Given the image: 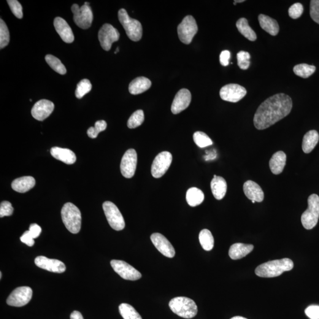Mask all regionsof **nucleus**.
<instances>
[{
    "mask_svg": "<svg viewBox=\"0 0 319 319\" xmlns=\"http://www.w3.org/2000/svg\"><path fill=\"white\" fill-rule=\"evenodd\" d=\"M71 10L74 14V22L79 28L82 29L90 28L93 21V13L89 5H83L80 7L75 4L72 5Z\"/></svg>",
    "mask_w": 319,
    "mask_h": 319,
    "instance_id": "9",
    "label": "nucleus"
},
{
    "mask_svg": "<svg viewBox=\"0 0 319 319\" xmlns=\"http://www.w3.org/2000/svg\"><path fill=\"white\" fill-rule=\"evenodd\" d=\"M84 5H89V2H85Z\"/></svg>",
    "mask_w": 319,
    "mask_h": 319,
    "instance_id": "54",
    "label": "nucleus"
},
{
    "mask_svg": "<svg viewBox=\"0 0 319 319\" xmlns=\"http://www.w3.org/2000/svg\"><path fill=\"white\" fill-rule=\"evenodd\" d=\"M169 307L173 312L183 318H193L197 313L195 302L188 297H175L169 302Z\"/></svg>",
    "mask_w": 319,
    "mask_h": 319,
    "instance_id": "4",
    "label": "nucleus"
},
{
    "mask_svg": "<svg viewBox=\"0 0 319 319\" xmlns=\"http://www.w3.org/2000/svg\"><path fill=\"white\" fill-rule=\"evenodd\" d=\"M50 153L54 158L67 164H74L77 160L75 154L67 148L53 147L51 148Z\"/></svg>",
    "mask_w": 319,
    "mask_h": 319,
    "instance_id": "22",
    "label": "nucleus"
},
{
    "mask_svg": "<svg viewBox=\"0 0 319 319\" xmlns=\"http://www.w3.org/2000/svg\"><path fill=\"white\" fill-rule=\"evenodd\" d=\"M292 107L290 96L283 93L275 94L259 105L254 115V126L259 130L269 128L287 116Z\"/></svg>",
    "mask_w": 319,
    "mask_h": 319,
    "instance_id": "1",
    "label": "nucleus"
},
{
    "mask_svg": "<svg viewBox=\"0 0 319 319\" xmlns=\"http://www.w3.org/2000/svg\"><path fill=\"white\" fill-rule=\"evenodd\" d=\"M36 185V180L32 176H24L15 179L12 183L13 190L18 193H25Z\"/></svg>",
    "mask_w": 319,
    "mask_h": 319,
    "instance_id": "26",
    "label": "nucleus"
},
{
    "mask_svg": "<svg viewBox=\"0 0 319 319\" xmlns=\"http://www.w3.org/2000/svg\"><path fill=\"white\" fill-rule=\"evenodd\" d=\"M118 16L119 21L125 29L129 39L134 42L141 40L143 36V27L141 23L129 17L124 9L119 10Z\"/></svg>",
    "mask_w": 319,
    "mask_h": 319,
    "instance_id": "5",
    "label": "nucleus"
},
{
    "mask_svg": "<svg viewBox=\"0 0 319 319\" xmlns=\"http://www.w3.org/2000/svg\"><path fill=\"white\" fill-rule=\"evenodd\" d=\"M119 312L124 319H143L132 305L122 303L119 306Z\"/></svg>",
    "mask_w": 319,
    "mask_h": 319,
    "instance_id": "33",
    "label": "nucleus"
},
{
    "mask_svg": "<svg viewBox=\"0 0 319 319\" xmlns=\"http://www.w3.org/2000/svg\"><path fill=\"white\" fill-rule=\"evenodd\" d=\"M205 199L204 193L197 188H191L186 193V201L191 207H195L201 205Z\"/></svg>",
    "mask_w": 319,
    "mask_h": 319,
    "instance_id": "30",
    "label": "nucleus"
},
{
    "mask_svg": "<svg viewBox=\"0 0 319 319\" xmlns=\"http://www.w3.org/2000/svg\"><path fill=\"white\" fill-rule=\"evenodd\" d=\"M293 267V262L290 259H275L259 265L255 272L258 277L273 278L280 276L286 271H291Z\"/></svg>",
    "mask_w": 319,
    "mask_h": 319,
    "instance_id": "2",
    "label": "nucleus"
},
{
    "mask_svg": "<svg viewBox=\"0 0 319 319\" xmlns=\"http://www.w3.org/2000/svg\"><path fill=\"white\" fill-rule=\"evenodd\" d=\"M151 241L160 253L169 258H174L175 250L171 243L164 235L155 233L151 235Z\"/></svg>",
    "mask_w": 319,
    "mask_h": 319,
    "instance_id": "16",
    "label": "nucleus"
},
{
    "mask_svg": "<svg viewBox=\"0 0 319 319\" xmlns=\"http://www.w3.org/2000/svg\"><path fill=\"white\" fill-rule=\"evenodd\" d=\"M319 218V197L313 194L308 198V208L303 213L301 221L305 229L310 230L317 225Z\"/></svg>",
    "mask_w": 319,
    "mask_h": 319,
    "instance_id": "6",
    "label": "nucleus"
},
{
    "mask_svg": "<svg viewBox=\"0 0 319 319\" xmlns=\"http://www.w3.org/2000/svg\"><path fill=\"white\" fill-rule=\"evenodd\" d=\"M191 92L187 89H182L178 92L175 97L171 107L174 114H178L187 108L191 104Z\"/></svg>",
    "mask_w": 319,
    "mask_h": 319,
    "instance_id": "19",
    "label": "nucleus"
},
{
    "mask_svg": "<svg viewBox=\"0 0 319 319\" xmlns=\"http://www.w3.org/2000/svg\"><path fill=\"white\" fill-rule=\"evenodd\" d=\"M13 207L11 203L8 201H4L1 203L0 205V217L3 218L4 216H9L13 214Z\"/></svg>",
    "mask_w": 319,
    "mask_h": 319,
    "instance_id": "45",
    "label": "nucleus"
},
{
    "mask_svg": "<svg viewBox=\"0 0 319 319\" xmlns=\"http://www.w3.org/2000/svg\"><path fill=\"white\" fill-rule=\"evenodd\" d=\"M29 231L30 233L31 234L32 236L33 237L34 239H35L40 236V235L42 232V228L41 227L38 225L37 224L33 223L30 226Z\"/></svg>",
    "mask_w": 319,
    "mask_h": 319,
    "instance_id": "48",
    "label": "nucleus"
},
{
    "mask_svg": "<svg viewBox=\"0 0 319 319\" xmlns=\"http://www.w3.org/2000/svg\"><path fill=\"white\" fill-rule=\"evenodd\" d=\"M250 53L245 51H240L237 54L238 65L241 69H248L250 65Z\"/></svg>",
    "mask_w": 319,
    "mask_h": 319,
    "instance_id": "41",
    "label": "nucleus"
},
{
    "mask_svg": "<svg viewBox=\"0 0 319 319\" xmlns=\"http://www.w3.org/2000/svg\"><path fill=\"white\" fill-rule=\"evenodd\" d=\"M310 14L313 21L319 24V0L310 1Z\"/></svg>",
    "mask_w": 319,
    "mask_h": 319,
    "instance_id": "44",
    "label": "nucleus"
},
{
    "mask_svg": "<svg viewBox=\"0 0 319 319\" xmlns=\"http://www.w3.org/2000/svg\"><path fill=\"white\" fill-rule=\"evenodd\" d=\"M144 121V112L142 110L135 112L129 117L127 126L129 128L133 129L142 125Z\"/></svg>",
    "mask_w": 319,
    "mask_h": 319,
    "instance_id": "36",
    "label": "nucleus"
},
{
    "mask_svg": "<svg viewBox=\"0 0 319 319\" xmlns=\"http://www.w3.org/2000/svg\"><path fill=\"white\" fill-rule=\"evenodd\" d=\"M21 241L24 244L28 245L29 247H33L34 244V240L33 237L32 236L29 231H27L20 237Z\"/></svg>",
    "mask_w": 319,
    "mask_h": 319,
    "instance_id": "47",
    "label": "nucleus"
},
{
    "mask_svg": "<svg viewBox=\"0 0 319 319\" xmlns=\"http://www.w3.org/2000/svg\"><path fill=\"white\" fill-rule=\"evenodd\" d=\"M236 26L239 33L250 41H255L256 35L255 32L249 26L248 20L245 18H240L237 21Z\"/></svg>",
    "mask_w": 319,
    "mask_h": 319,
    "instance_id": "31",
    "label": "nucleus"
},
{
    "mask_svg": "<svg viewBox=\"0 0 319 319\" xmlns=\"http://www.w3.org/2000/svg\"><path fill=\"white\" fill-rule=\"evenodd\" d=\"M316 69L315 66L302 64H297V65L294 66L293 71L294 74L298 76V77L303 78H307L314 74Z\"/></svg>",
    "mask_w": 319,
    "mask_h": 319,
    "instance_id": "35",
    "label": "nucleus"
},
{
    "mask_svg": "<svg viewBox=\"0 0 319 319\" xmlns=\"http://www.w3.org/2000/svg\"><path fill=\"white\" fill-rule=\"evenodd\" d=\"M258 21L261 28L271 36H276L279 32L277 21L269 16L260 15L258 16Z\"/></svg>",
    "mask_w": 319,
    "mask_h": 319,
    "instance_id": "28",
    "label": "nucleus"
},
{
    "mask_svg": "<svg viewBox=\"0 0 319 319\" xmlns=\"http://www.w3.org/2000/svg\"><path fill=\"white\" fill-rule=\"evenodd\" d=\"M55 108L52 101L47 99H42L34 105L32 110V115L38 121H43L50 116Z\"/></svg>",
    "mask_w": 319,
    "mask_h": 319,
    "instance_id": "18",
    "label": "nucleus"
},
{
    "mask_svg": "<svg viewBox=\"0 0 319 319\" xmlns=\"http://www.w3.org/2000/svg\"><path fill=\"white\" fill-rule=\"evenodd\" d=\"M0 278H1V279L2 278V272H0Z\"/></svg>",
    "mask_w": 319,
    "mask_h": 319,
    "instance_id": "55",
    "label": "nucleus"
},
{
    "mask_svg": "<svg viewBox=\"0 0 319 319\" xmlns=\"http://www.w3.org/2000/svg\"><path fill=\"white\" fill-rule=\"evenodd\" d=\"M10 42V33L6 24L4 21L0 20V48L6 47Z\"/></svg>",
    "mask_w": 319,
    "mask_h": 319,
    "instance_id": "39",
    "label": "nucleus"
},
{
    "mask_svg": "<svg viewBox=\"0 0 319 319\" xmlns=\"http://www.w3.org/2000/svg\"><path fill=\"white\" fill-rule=\"evenodd\" d=\"M305 313L310 319H319V305H310L305 310Z\"/></svg>",
    "mask_w": 319,
    "mask_h": 319,
    "instance_id": "46",
    "label": "nucleus"
},
{
    "mask_svg": "<svg viewBox=\"0 0 319 319\" xmlns=\"http://www.w3.org/2000/svg\"><path fill=\"white\" fill-rule=\"evenodd\" d=\"M244 192L248 199L251 201L262 202L264 199V193L257 183L252 180H248L244 184L243 186Z\"/></svg>",
    "mask_w": 319,
    "mask_h": 319,
    "instance_id": "21",
    "label": "nucleus"
},
{
    "mask_svg": "<svg viewBox=\"0 0 319 319\" xmlns=\"http://www.w3.org/2000/svg\"><path fill=\"white\" fill-rule=\"evenodd\" d=\"M172 155L169 151H163L156 157L151 166V175L155 178L163 176L169 170L172 162Z\"/></svg>",
    "mask_w": 319,
    "mask_h": 319,
    "instance_id": "10",
    "label": "nucleus"
},
{
    "mask_svg": "<svg viewBox=\"0 0 319 319\" xmlns=\"http://www.w3.org/2000/svg\"><path fill=\"white\" fill-rule=\"evenodd\" d=\"M244 1H245L244 0H239V1H238V0H237V1H234V4L236 5L237 2H242Z\"/></svg>",
    "mask_w": 319,
    "mask_h": 319,
    "instance_id": "52",
    "label": "nucleus"
},
{
    "mask_svg": "<svg viewBox=\"0 0 319 319\" xmlns=\"http://www.w3.org/2000/svg\"><path fill=\"white\" fill-rule=\"evenodd\" d=\"M54 26L64 42L71 43L74 41L75 37L71 27L64 18L56 17L54 20Z\"/></svg>",
    "mask_w": 319,
    "mask_h": 319,
    "instance_id": "20",
    "label": "nucleus"
},
{
    "mask_svg": "<svg viewBox=\"0 0 319 319\" xmlns=\"http://www.w3.org/2000/svg\"><path fill=\"white\" fill-rule=\"evenodd\" d=\"M199 242L205 251L212 250L214 246V239L209 230L205 229L200 232L199 235Z\"/></svg>",
    "mask_w": 319,
    "mask_h": 319,
    "instance_id": "32",
    "label": "nucleus"
},
{
    "mask_svg": "<svg viewBox=\"0 0 319 319\" xmlns=\"http://www.w3.org/2000/svg\"><path fill=\"white\" fill-rule=\"evenodd\" d=\"M33 291L29 287H20L12 291L8 297L7 303L11 306L22 307L31 301Z\"/></svg>",
    "mask_w": 319,
    "mask_h": 319,
    "instance_id": "12",
    "label": "nucleus"
},
{
    "mask_svg": "<svg viewBox=\"0 0 319 319\" xmlns=\"http://www.w3.org/2000/svg\"><path fill=\"white\" fill-rule=\"evenodd\" d=\"M213 196L217 200H221L225 197L227 191V183L223 177L214 175L210 183Z\"/></svg>",
    "mask_w": 319,
    "mask_h": 319,
    "instance_id": "25",
    "label": "nucleus"
},
{
    "mask_svg": "<svg viewBox=\"0 0 319 319\" xmlns=\"http://www.w3.org/2000/svg\"><path fill=\"white\" fill-rule=\"evenodd\" d=\"M107 124L104 120L96 121L95 127H91L88 129V136L91 139H96L98 137L99 132L104 131L107 128Z\"/></svg>",
    "mask_w": 319,
    "mask_h": 319,
    "instance_id": "40",
    "label": "nucleus"
},
{
    "mask_svg": "<svg viewBox=\"0 0 319 319\" xmlns=\"http://www.w3.org/2000/svg\"><path fill=\"white\" fill-rule=\"evenodd\" d=\"M253 250V245L236 243L231 245L229 248V255L232 259L236 260L245 257L248 254L252 252Z\"/></svg>",
    "mask_w": 319,
    "mask_h": 319,
    "instance_id": "24",
    "label": "nucleus"
},
{
    "mask_svg": "<svg viewBox=\"0 0 319 319\" xmlns=\"http://www.w3.org/2000/svg\"><path fill=\"white\" fill-rule=\"evenodd\" d=\"M111 266L123 279L135 281L142 278L141 273L125 261L113 259L111 261Z\"/></svg>",
    "mask_w": 319,
    "mask_h": 319,
    "instance_id": "13",
    "label": "nucleus"
},
{
    "mask_svg": "<svg viewBox=\"0 0 319 319\" xmlns=\"http://www.w3.org/2000/svg\"><path fill=\"white\" fill-rule=\"evenodd\" d=\"M252 202H253V204H254V203H255V201H252Z\"/></svg>",
    "mask_w": 319,
    "mask_h": 319,
    "instance_id": "56",
    "label": "nucleus"
},
{
    "mask_svg": "<svg viewBox=\"0 0 319 319\" xmlns=\"http://www.w3.org/2000/svg\"><path fill=\"white\" fill-rule=\"evenodd\" d=\"M7 3L16 17L20 19L23 18V8L20 2L17 0H8Z\"/></svg>",
    "mask_w": 319,
    "mask_h": 319,
    "instance_id": "42",
    "label": "nucleus"
},
{
    "mask_svg": "<svg viewBox=\"0 0 319 319\" xmlns=\"http://www.w3.org/2000/svg\"><path fill=\"white\" fill-rule=\"evenodd\" d=\"M119 52V48H117V50L114 52L115 54Z\"/></svg>",
    "mask_w": 319,
    "mask_h": 319,
    "instance_id": "53",
    "label": "nucleus"
},
{
    "mask_svg": "<svg viewBox=\"0 0 319 319\" xmlns=\"http://www.w3.org/2000/svg\"><path fill=\"white\" fill-rule=\"evenodd\" d=\"M151 82L145 77H138L132 80L129 85V92L132 95H139L144 93L151 87Z\"/></svg>",
    "mask_w": 319,
    "mask_h": 319,
    "instance_id": "27",
    "label": "nucleus"
},
{
    "mask_svg": "<svg viewBox=\"0 0 319 319\" xmlns=\"http://www.w3.org/2000/svg\"><path fill=\"white\" fill-rule=\"evenodd\" d=\"M231 58V53L228 50H223L220 55V63L223 66H228Z\"/></svg>",
    "mask_w": 319,
    "mask_h": 319,
    "instance_id": "49",
    "label": "nucleus"
},
{
    "mask_svg": "<svg viewBox=\"0 0 319 319\" xmlns=\"http://www.w3.org/2000/svg\"><path fill=\"white\" fill-rule=\"evenodd\" d=\"M231 319H247L241 317V316H235V317L232 318Z\"/></svg>",
    "mask_w": 319,
    "mask_h": 319,
    "instance_id": "51",
    "label": "nucleus"
},
{
    "mask_svg": "<svg viewBox=\"0 0 319 319\" xmlns=\"http://www.w3.org/2000/svg\"><path fill=\"white\" fill-rule=\"evenodd\" d=\"M137 164V155L134 149H129L121 160L120 169L124 177L130 178L134 176Z\"/></svg>",
    "mask_w": 319,
    "mask_h": 319,
    "instance_id": "15",
    "label": "nucleus"
},
{
    "mask_svg": "<svg viewBox=\"0 0 319 319\" xmlns=\"http://www.w3.org/2000/svg\"><path fill=\"white\" fill-rule=\"evenodd\" d=\"M198 31L195 19L191 16H186L182 22L177 26V33L181 42L189 45Z\"/></svg>",
    "mask_w": 319,
    "mask_h": 319,
    "instance_id": "7",
    "label": "nucleus"
},
{
    "mask_svg": "<svg viewBox=\"0 0 319 319\" xmlns=\"http://www.w3.org/2000/svg\"><path fill=\"white\" fill-rule=\"evenodd\" d=\"M92 84L87 79L83 80L78 83L77 89L75 91V96L78 99L82 98L86 94L89 93L92 89Z\"/></svg>",
    "mask_w": 319,
    "mask_h": 319,
    "instance_id": "38",
    "label": "nucleus"
},
{
    "mask_svg": "<svg viewBox=\"0 0 319 319\" xmlns=\"http://www.w3.org/2000/svg\"><path fill=\"white\" fill-rule=\"evenodd\" d=\"M103 209L108 223L112 228L116 231H121L125 228L126 223L122 214L113 203L105 202Z\"/></svg>",
    "mask_w": 319,
    "mask_h": 319,
    "instance_id": "8",
    "label": "nucleus"
},
{
    "mask_svg": "<svg viewBox=\"0 0 319 319\" xmlns=\"http://www.w3.org/2000/svg\"><path fill=\"white\" fill-rule=\"evenodd\" d=\"M303 6L301 3H297L292 5L288 10L289 16L292 18L297 19L301 17L303 13Z\"/></svg>",
    "mask_w": 319,
    "mask_h": 319,
    "instance_id": "43",
    "label": "nucleus"
},
{
    "mask_svg": "<svg viewBox=\"0 0 319 319\" xmlns=\"http://www.w3.org/2000/svg\"><path fill=\"white\" fill-rule=\"evenodd\" d=\"M34 263L40 269L50 272L62 273L66 271L65 265L58 259H49L45 256H39L35 259Z\"/></svg>",
    "mask_w": 319,
    "mask_h": 319,
    "instance_id": "17",
    "label": "nucleus"
},
{
    "mask_svg": "<svg viewBox=\"0 0 319 319\" xmlns=\"http://www.w3.org/2000/svg\"><path fill=\"white\" fill-rule=\"evenodd\" d=\"M45 60L54 71L61 75L66 74V69L65 66L56 57L52 55H47L45 57Z\"/></svg>",
    "mask_w": 319,
    "mask_h": 319,
    "instance_id": "34",
    "label": "nucleus"
},
{
    "mask_svg": "<svg viewBox=\"0 0 319 319\" xmlns=\"http://www.w3.org/2000/svg\"><path fill=\"white\" fill-rule=\"evenodd\" d=\"M193 140L195 144L201 148H205L213 144L212 140L205 132L197 131L193 134Z\"/></svg>",
    "mask_w": 319,
    "mask_h": 319,
    "instance_id": "37",
    "label": "nucleus"
},
{
    "mask_svg": "<svg viewBox=\"0 0 319 319\" xmlns=\"http://www.w3.org/2000/svg\"><path fill=\"white\" fill-rule=\"evenodd\" d=\"M120 34L118 30L110 24H105L100 29L98 39L101 47L105 51H109L113 42H117Z\"/></svg>",
    "mask_w": 319,
    "mask_h": 319,
    "instance_id": "11",
    "label": "nucleus"
},
{
    "mask_svg": "<svg viewBox=\"0 0 319 319\" xmlns=\"http://www.w3.org/2000/svg\"><path fill=\"white\" fill-rule=\"evenodd\" d=\"M62 221L67 230L72 234H78L81 228V213L78 207L72 203H66L61 210Z\"/></svg>",
    "mask_w": 319,
    "mask_h": 319,
    "instance_id": "3",
    "label": "nucleus"
},
{
    "mask_svg": "<svg viewBox=\"0 0 319 319\" xmlns=\"http://www.w3.org/2000/svg\"><path fill=\"white\" fill-rule=\"evenodd\" d=\"M71 319H83L82 314L78 311H74L70 316Z\"/></svg>",
    "mask_w": 319,
    "mask_h": 319,
    "instance_id": "50",
    "label": "nucleus"
},
{
    "mask_svg": "<svg viewBox=\"0 0 319 319\" xmlns=\"http://www.w3.org/2000/svg\"><path fill=\"white\" fill-rule=\"evenodd\" d=\"M286 153L282 151H277L272 155L269 165L273 174L277 175L282 174L286 166Z\"/></svg>",
    "mask_w": 319,
    "mask_h": 319,
    "instance_id": "23",
    "label": "nucleus"
},
{
    "mask_svg": "<svg viewBox=\"0 0 319 319\" xmlns=\"http://www.w3.org/2000/svg\"><path fill=\"white\" fill-rule=\"evenodd\" d=\"M220 96L223 101L230 102H238L247 95V90L244 87L235 83L223 86L220 90Z\"/></svg>",
    "mask_w": 319,
    "mask_h": 319,
    "instance_id": "14",
    "label": "nucleus"
},
{
    "mask_svg": "<svg viewBox=\"0 0 319 319\" xmlns=\"http://www.w3.org/2000/svg\"><path fill=\"white\" fill-rule=\"evenodd\" d=\"M319 140L317 131L310 130L304 135L302 143V149L305 153H310L314 149Z\"/></svg>",
    "mask_w": 319,
    "mask_h": 319,
    "instance_id": "29",
    "label": "nucleus"
}]
</instances>
